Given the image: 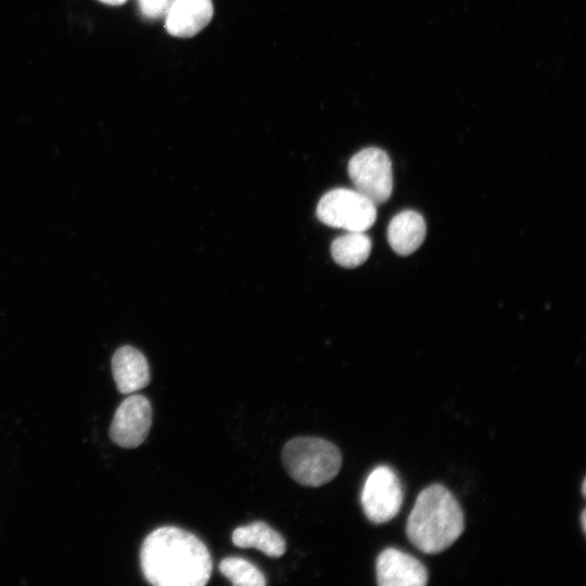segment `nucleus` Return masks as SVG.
Here are the masks:
<instances>
[{
  "mask_svg": "<svg viewBox=\"0 0 586 586\" xmlns=\"http://www.w3.org/2000/svg\"><path fill=\"white\" fill-rule=\"evenodd\" d=\"M140 564L145 579L155 586H204L212 572V558L194 534L162 526L142 543Z\"/></svg>",
  "mask_w": 586,
  "mask_h": 586,
  "instance_id": "nucleus-1",
  "label": "nucleus"
},
{
  "mask_svg": "<svg viewBox=\"0 0 586 586\" xmlns=\"http://www.w3.org/2000/svg\"><path fill=\"white\" fill-rule=\"evenodd\" d=\"M464 518L455 496L445 486L433 484L422 489L407 519L410 543L424 553H438L462 534Z\"/></svg>",
  "mask_w": 586,
  "mask_h": 586,
  "instance_id": "nucleus-2",
  "label": "nucleus"
},
{
  "mask_svg": "<svg viewBox=\"0 0 586 586\" xmlns=\"http://www.w3.org/2000/svg\"><path fill=\"white\" fill-rule=\"evenodd\" d=\"M284 469L298 484L317 487L333 480L342 464L339 448L320 437L302 436L289 441L281 453Z\"/></svg>",
  "mask_w": 586,
  "mask_h": 586,
  "instance_id": "nucleus-3",
  "label": "nucleus"
},
{
  "mask_svg": "<svg viewBox=\"0 0 586 586\" xmlns=\"http://www.w3.org/2000/svg\"><path fill=\"white\" fill-rule=\"evenodd\" d=\"M317 216L327 226L365 232L375 221L377 204L356 189L337 188L322 195Z\"/></svg>",
  "mask_w": 586,
  "mask_h": 586,
  "instance_id": "nucleus-4",
  "label": "nucleus"
},
{
  "mask_svg": "<svg viewBox=\"0 0 586 586\" xmlns=\"http://www.w3.org/2000/svg\"><path fill=\"white\" fill-rule=\"evenodd\" d=\"M348 175L355 189L374 204L387 201L392 194V163L386 152L379 148L357 152L349 160Z\"/></svg>",
  "mask_w": 586,
  "mask_h": 586,
  "instance_id": "nucleus-5",
  "label": "nucleus"
},
{
  "mask_svg": "<svg viewBox=\"0 0 586 586\" xmlns=\"http://www.w3.org/2000/svg\"><path fill=\"white\" fill-rule=\"evenodd\" d=\"M403 498V486L397 474L387 466H379L366 479L360 501L366 517L381 524L397 515Z\"/></svg>",
  "mask_w": 586,
  "mask_h": 586,
  "instance_id": "nucleus-6",
  "label": "nucleus"
},
{
  "mask_svg": "<svg viewBox=\"0 0 586 586\" xmlns=\"http://www.w3.org/2000/svg\"><path fill=\"white\" fill-rule=\"evenodd\" d=\"M152 407L143 395L128 396L116 409L110 426L112 441L124 448L141 445L151 429Z\"/></svg>",
  "mask_w": 586,
  "mask_h": 586,
  "instance_id": "nucleus-7",
  "label": "nucleus"
},
{
  "mask_svg": "<svg viewBox=\"0 0 586 586\" xmlns=\"http://www.w3.org/2000/svg\"><path fill=\"white\" fill-rule=\"evenodd\" d=\"M375 571L380 586H424L428 582L425 566L417 558L393 547L378 556Z\"/></svg>",
  "mask_w": 586,
  "mask_h": 586,
  "instance_id": "nucleus-8",
  "label": "nucleus"
},
{
  "mask_svg": "<svg viewBox=\"0 0 586 586\" xmlns=\"http://www.w3.org/2000/svg\"><path fill=\"white\" fill-rule=\"evenodd\" d=\"M213 14L212 0H173L165 15V28L174 37L189 38L206 27Z\"/></svg>",
  "mask_w": 586,
  "mask_h": 586,
  "instance_id": "nucleus-9",
  "label": "nucleus"
},
{
  "mask_svg": "<svg viewBox=\"0 0 586 586\" xmlns=\"http://www.w3.org/2000/svg\"><path fill=\"white\" fill-rule=\"evenodd\" d=\"M111 366L117 390L123 394H132L150 382V368L144 355L130 345H124L114 353Z\"/></svg>",
  "mask_w": 586,
  "mask_h": 586,
  "instance_id": "nucleus-10",
  "label": "nucleus"
},
{
  "mask_svg": "<svg viewBox=\"0 0 586 586\" xmlns=\"http://www.w3.org/2000/svg\"><path fill=\"white\" fill-rule=\"evenodd\" d=\"M423 217L415 211H403L395 215L387 227V241L398 255L413 253L425 238Z\"/></svg>",
  "mask_w": 586,
  "mask_h": 586,
  "instance_id": "nucleus-11",
  "label": "nucleus"
},
{
  "mask_svg": "<svg viewBox=\"0 0 586 586\" xmlns=\"http://www.w3.org/2000/svg\"><path fill=\"white\" fill-rule=\"evenodd\" d=\"M232 543L241 548H256L273 558L285 552V540L281 534L262 521L237 527L232 533Z\"/></svg>",
  "mask_w": 586,
  "mask_h": 586,
  "instance_id": "nucleus-12",
  "label": "nucleus"
},
{
  "mask_svg": "<svg viewBox=\"0 0 586 586\" xmlns=\"http://www.w3.org/2000/svg\"><path fill=\"white\" fill-rule=\"evenodd\" d=\"M330 251L337 265L355 268L368 259L371 252V240L361 231H347L333 240Z\"/></svg>",
  "mask_w": 586,
  "mask_h": 586,
  "instance_id": "nucleus-13",
  "label": "nucleus"
},
{
  "mask_svg": "<svg viewBox=\"0 0 586 586\" xmlns=\"http://www.w3.org/2000/svg\"><path fill=\"white\" fill-rule=\"evenodd\" d=\"M219 571L235 586H264L265 575L250 561L228 557L220 561Z\"/></svg>",
  "mask_w": 586,
  "mask_h": 586,
  "instance_id": "nucleus-14",
  "label": "nucleus"
},
{
  "mask_svg": "<svg viewBox=\"0 0 586 586\" xmlns=\"http://www.w3.org/2000/svg\"><path fill=\"white\" fill-rule=\"evenodd\" d=\"M141 13L148 18L166 15L173 0H138Z\"/></svg>",
  "mask_w": 586,
  "mask_h": 586,
  "instance_id": "nucleus-15",
  "label": "nucleus"
},
{
  "mask_svg": "<svg viewBox=\"0 0 586 586\" xmlns=\"http://www.w3.org/2000/svg\"><path fill=\"white\" fill-rule=\"evenodd\" d=\"M99 1L105 4H110V5H120L125 3L127 0H99Z\"/></svg>",
  "mask_w": 586,
  "mask_h": 586,
  "instance_id": "nucleus-16",
  "label": "nucleus"
},
{
  "mask_svg": "<svg viewBox=\"0 0 586 586\" xmlns=\"http://www.w3.org/2000/svg\"><path fill=\"white\" fill-rule=\"evenodd\" d=\"M581 523H582V530H583V532H585V527H586V513H585V509L582 511V514H581Z\"/></svg>",
  "mask_w": 586,
  "mask_h": 586,
  "instance_id": "nucleus-17",
  "label": "nucleus"
},
{
  "mask_svg": "<svg viewBox=\"0 0 586 586\" xmlns=\"http://www.w3.org/2000/svg\"><path fill=\"white\" fill-rule=\"evenodd\" d=\"M585 486H586V480L584 479V480H583V483H582V494H583V496H585V492H586V487H585Z\"/></svg>",
  "mask_w": 586,
  "mask_h": 586,
  "instance_id": "nucleus-18",
  "label": "nucleus"
}]
</instances>
